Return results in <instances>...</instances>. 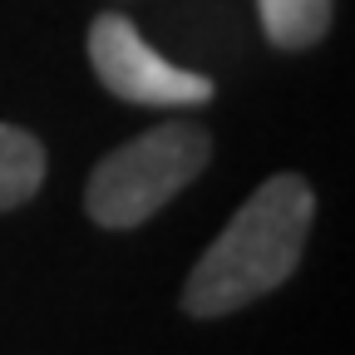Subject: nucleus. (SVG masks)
<instances>
[{"label": "nucleus", "mask_w": 355, "mask_h": 355, "mask_svg": "<svg viewBox=\"0 0 355 355\" xmlns=\"http://www.w3.org/2000/svg\"><path fill=\"white\" fill-rule=\"evenodd\" d=\"M89 64H94L109 94H119L123 104H144V109H202L217 94V84L207 74H193L183 64L163 60L139 35V25L114 10L89 25Z\"/></svg>", "instance_id": "obj_3"}, {"label": "nucleus", "mask_w": 355, "mask_h": 355, "mask_svg": "<svg viewBox=\"0 0 355 355\" xmlns=\"http://www.w3.org/2000/svg\"><path fill=\"white\" fill-rule=\"evenodd\" d=\"M336 0H257L261 30L277 50H311L331 30Z\"/></svg>", "instance_id": "obj_5"}, {"label": "nucleus", "mask_w": 355, "mask_h": 355, "mask_svg": "<svg viewBox=\"0 0 355 355\" xmlns=\"http://www.w3.org/2000/svg\"><path fill=\"white\" fill-rule=\"evenodd\" d=\"M212 158V133L202 123H158L99 158L84 183V212L99 227H139L163 202H173Z\"/></svg>", "instance_id": "obj_2"}, {"label": "nucleus", "mask_w": 355, "mask_h": 355, "mask_svg": "<svg viewBox=\"0 0 355 355\" xmlns=\"http://www.w3.org/2000/svg\"><path fill=\"white\" fill-rule=\"evenodd\" d=\"M316 193L301 173H272L266 183L232 212L217 242L198 257L183 286V311L193 321L232 316L247 301L277 291L301 261Z\"/></svg>", "instance_id": "obj_1"}, {"label": "nucleus", "mask_w": 355, "mask_h": 355, "mask_svg": "<svg viewBox=\"0 0 355 355\" xmlns=\"http://www.w3.org/2000/svg\"><path fill=\"white\" fill-rule=\"evenodd\" d=\"M44 144L35 139L30 128H15V123H0V212L10 207H25L40 183H44Z\"/></svg>", "instance_id": "obj_4"}]
</instances>
